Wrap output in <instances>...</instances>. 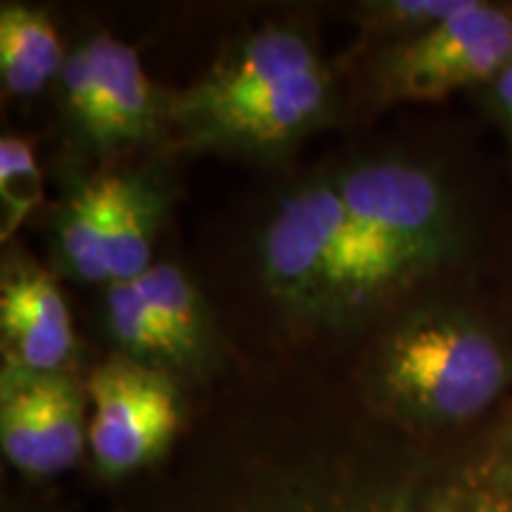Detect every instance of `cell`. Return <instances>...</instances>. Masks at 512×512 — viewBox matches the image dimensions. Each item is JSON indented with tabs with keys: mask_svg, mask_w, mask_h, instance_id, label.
<instances>
[{
	"mask_svg": "<svg viewBox=\"0 0 512 512\" xmlns=\"http://www.w3.org/2000/svg\"><path fill=\"white\" fill-rule=\"evenodd\" d=\"M197 512H512V472L496 453L427 472L394 463L373 441H344L266 456Z\"/></svg>",
	"mask_w": 512,
	"mask_h": 512,
	"instance_id": "1",
	"label": "cell"
},
{
	"mask_svg": "<svg viewBox=\"0 0 512 512\" xmlns=\"http://www.w3.org/2000/svg\"><path fill=\"white\" fill-rule=\"evenodd\" d=\"M510 373L505 349L475 318L420 309L377 344L368 370L370 408L403 425H460L501 396Z\"/></svg>",
	"mask_w": 512,
	"mask_h": 512,
	"instance_id": "2",
	"label": "cell"
},
{
	"mask_svg": "<svg viewBox=\"0 0 512 512\" xmlns=\"http://www.w3.org/2000/svg\"><path fill=\"white\" fill-rule=\"evenodd\" d=\"M261 271L294 311L337 318L408 283L349 219L335 183L290 192L261 240Z\"/></svg>",
	"mask_w": 512,
	"mask_h": 512,
	"instance_id": "3",
	"label": "cell"
},
{
	"mask_svg": "<svg viewBox=\"0 0 512 512\" xmlns=\"http://www.w3.org/2000/svg\"><path fill=\"white\" fill-rule=\"evenodd\" d=\"M332 183L354 226L408 285L456 252L453 204L439 178L422 166L366 162L349 166Z\"/></svg>",
	"mask_w": 512,
	"mask_h": 512,
	"instance_id": "4",
	"label": "cell"
},
{
	"mask_svg": "<svg viewBox=\"0 0 512 512\" xmlns=\"http://www.w3.org/2000/svg\"><path fill=\"white\" fill-rule=\"evenodd\" d=\"M512 60V12L467 0L446 22L399 41L382 64L389 100L432 102L494 83Z\"/></svg>",
	"mask_w": 512,
	"mask_h": 512,
	"instance_id": "5",
	"label": "cell"
},
{
	"mask_svg": "<svg viewBox=\"0 0 512 512\" xmlns=\"http://www.w3.org/2000/svg\"><path fill=\"white\" fill-rule=\"evenodd\" d=\"M86 394L93 408L88 448L100 472L110 477L133 475L155 463L181 427V401L171 375L124 354L93 370Z\"/></svg>",
	"mask_w": 512,
	"mask_h": 512,
	"instance_id": "6",
	"label": "cell"
},
{
	"mask_svg": "<svg viewBox=\"0 0 512 512\" xmlns=\"http://www.w3.org/2000/svg\"><path fill=\"white\" fill-rule=\"evenodd\" d=\"M86 387L67 370L0 377V446L15 470L53 477L79 463L88 446Z\"/></svg>",
	"mask_w": 512,
	"mask_h": 512,
	"instance_id": "7",
	"label": "cell"
},
{
	"mask_svg": "<svg viewBox=\"0 0 512 512\" xmlns=\"http://www.w3.org/2000/svg\"><path fill=\"white\" fill-rule=\"evenodd\" d=\"M330 107L332 79L323 67L245 100L211 107L169 105V119L188 145L264 152L302 138L328 117Z\"/></svg>",
	"mask_w": 512,
	"mask_h": 512,
	"instance_id": "8",
	"label": "cell"
},
{
	"mask_svg": "<svg viewBox=\"0 0 512 512\" xmlns=\"http://www.w3.org/2000/svg\"><path fill=\"white\" fill-rule=\"evenodd\" d=\"M0 332L3 370H64L74 354V325L53 275L27 261L5 266L0 283Z\"/></svg>",
	"mask_w": 512,
	"mask_h": 512,
	"instance_id": "9",
	"label": "cell"
},
{
	"mask_svg": "<svg viewBox=\"0 0 512 512\" xmlns=\"http://www.w3.org/2000/svg\"><path fill=\"white\" fill-rule=\"evenodd\" d=\"M93 67V105L83 136L100 150L143 143L155 133L157 100L136 50L110 34L86 41Z\"/></svg>",
	"mask_w": 512,
	"mask_h": 512,
	"instance_id": "10",
	"label": "cell"
},
{
	"mask_svg": "<svg viewBox=\"0 0 512 512\" xmlns=\"http://www.w3.org/2000/svg\"><path fill=\"white\" fill-rule=\"evenodd\" d=\"M316 48L294 27H266L247 36L190 91L171 102L176 107H211L266 93L287 81L323 69Z\"/></svg>",
	"mask_w": 512,
	"mask_h": 512,
	"instance_id": "11",
	"label": "cell"
},
{
	"mask_svg": "<svg viewBox=\"0 0 512 512\" xmlns=\"http://www.w3.org/2000/svg\"><path fill=\"white\" fill-rule=\"evenodd\" d=\"M162 207V192L143 174L107 176L102 261L110 283L136 280L155 264L152 242L162 221Z\"/></svg>",
	"mask_w": 512,
	"mask_h": 512,
	"instance_id": "12",
	"label": "cell"
},
{
	"mask_svg": "<svg viewBox=\"0 0 512 512\" xmlns=\"http://www.w3.org/2000/svg\"><path fill=\"white\" fill-rule=\"evenodd\" d=\"M64 60L62 41L46 12L19 3L0 8V76L5 91L17 98L38 95L60 76Z\"/></svg>",
	"mask_w": 512,
	"mask_h": 512,
	"instance_id": "13",
	"label": "cell"
},
{
	"mask_svg": "<svg viewBox=\"0 0 512 512\" xmlns=\"http://www.w3.org/2000/svg\"><path fill=\"white\" fill-rule=\"evenodd\" d=\"M133 283L169 339L178 368L197 366L207 354L209 316L188 275L178 266L152 264Z\"/></svg>",
	"mask_w": 512,
	"mask_h": 512,
	"instance_id": "14",
	"label": "cell"
},
{
	"mask_svg": "<svg viewBox=\"0 0 512 512\" xmlns=\"http://www.w3.org/2000/svg\"><path fill=\"white\" fill-rule=\"evenodd\" d=\"M107 219V176L76 188L57 216V252L79 280L110 283L102 261Z\"/></svg>",
	"mask_w": 512,
	"mask_h": 512,
	"instance_id": "15",
	"label": "cell"
},
{
	"mask_svg": "<svg viewBox=\"0 0 512 512\" xmlns=\"http://www.w3.org/2000/svg\"><path fill=\"white\" fill-rule=\"evenodd\" d=\"M107 325L124 356L164 373L166 368H178L169 339L133 280L107 285Z\"/></svg>",
	"mask_w": 512,
	"mask_h": 512,
	"instance_id": "16",
	"label": "cell"
},
{
	"mask_svg": "<svg viewBox=\"0 0 512 512\" xmlns=\"http://www.w3.org/2000/svg\"><path fill=\"white\" fill-rule=\"evenodd\" d=\"M43 200L34 147L22 136L0 140V240L8 242Z\"/></svg>",
	"mask_w": 512,
	"mask_h": 512,
	"instance_id": "17",
	"label": "cell"
},
{
	"mask_svg": "<svg viewBox=\"0 0 512 512\" xmlns=\"http://www.w3.org/2000/svg\"><path fill=\"white\" fill-rule=\"evenodd\" d=\"M467 5V0H389L370 5L368 19L375 29L396 31L401 41L446 22Z\"/></svg>",
	"mask_w": 512,
	"mask_h": 512,
	"instance_id": "18",
	"label": "cell"
},
{
	"mask_svg": "<svg viewBox=\"0 0 512 512\" xmlns=\"http://www.w3.org/2000/svg\"><path fill=\"white\" fill-rule=\"evenodd\" d=\"M57 83H60L64 110H67L69 119L83 131L93 105V67L86 43H81L79 48H74L67 55L62 72L57 76Z\"/></svg>",
	"mask_w": 512,
	"mask_h": 512,
	"instance_id": "19",
	"label": "cell"
},
{
	"mask_svg": "<svg viewBox=\"0 0 512 512\" xmlns=\"http://www.w3.org/2000/svg\"><path fill=\"white\" fill-rule=\"evenodd\" d=\"M491 86H494V100L498 112H501L503 124L508 128L512 138V60L508 62V67L498 74V79L491 83Z\"/></svg>",
	"mask_w": 512,
	"mask_h": 512,
	"instance_id": "20",
	"label": "cell"
},
{
	"mask_svg": "<svg viewBox=\"0 0 512 512\" xmlns=\"http://www.w3.org/2000/svg\"><path fill=\"white\" fill-rule=\"evenodd\" d=\"M496 456H498V460H501V463L512 472V432H510V437L505 439V444H503L501 448H498Z\"/></svg>",
	"mask_w": 512,
	"mask_h": 512,
	"instance_id": "21",
	"label": "cell"
}]
</instances>
